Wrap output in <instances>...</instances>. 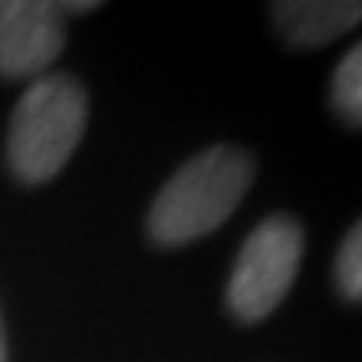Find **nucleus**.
Masks as SVG:
<instances>
[{
	"mask_svg": "<svg viewBox=\"0 0 362 362\" xmlns=\"http://www.w3.org/2000/svg\"><path fill=\"white\" fill-rule=\"evenodd\" d=\"M255 178V158L235 144H215L185 161L158 192L148 211V235L161 248H178L228 221Z\"/></svg>",
	"mask_w": 362,
	"mask_h": 362,
	"instance_id": "nucleus-1",
	"label": "nucleus"
},
{
	"mask_svg": "<svg viewBox=\"0 0 362 362\" xmlns=\"http://www.w3.org/2000/svg\"><path fill=\"white\" fill-rule=\"evenodd\" d=\"M88 128V90L71 74H44L21 94L7 131V165L24 185L61 175Z\"/></svg>",
	"mask_w": 362,
	"mask_h": 362,
	"instance_id": "nucleus-2",
	"label": "nucleus"
},
{
	"mask_svg": "<svg viewBox=\"0 0 362 362\" xmlns=\"http://www.w3.org/2000/svg\"><path fill=\"white\" fill-rule=\"evenodd\" d=\"M305 235L288 215H272L245 238L228 279V309L242 322H259L288 296L302 265Z\"/></svg>",
	"mask_w": 362,
	"mask_h": 362,
	"instance_id": "nucleus-3",
	"label": "nucleus"
},
{
	"mask_svg": "<svg viewBox=\"0 0 362 362\" xmlns=\"http://www.w3.org/2000/svg\"><path fill=\"white\" fill-rule=\"evenodd\" d=\"M64 44L61 4L0 0V78H44Z\"/></svg>",
	"mask_w": 362,
	"mask_h": 362,
	"instance_id": "nucleus-4",
	"label": "nucleus"
},
{
	"mask_svg": "<svg viewBox=\"0 0 362 362\" xmlns=\"http://www.w3.org/2000/svg\"><path fill=\"white\" fill-rule=\"evenodd\" d=\"M269 11L275 30L292 47H325L362 24V0H282Z\"/></svg>",
	"mask_w": 362,
	"mask_h": 362,
	"instance_id": "nucleus-5",
	"label": "nucleus"
},
{
	"mask_svg": "<svg viewBox=\"0 0 362 362\" xmlns=\"http://www.w3.org/2000/svg\"><path fill=\"white\" fill-rule=\"evenodd\" d=\"M329 90H332V111L346 124L362 128V40L339 61Z\"/></svg>",
	"mask_w": 362,
	"mask_h": 362,
	"instance_id": "nucleus-6",
	"label": "nucleus"
},
{
	"mask_svg": "<svg viewBox=\"0 0 362 362\" xmlns=\"http://www.w3.org/2000/svg\"><path fill=\"white\" fill-rule=\"evenodd\" d=\"M336 285L349 302H362V218L342 238L336 255Z\"/></svg>",
	"mask_w": 362,
	"mask_h": 362,
	"instance_id": "nucleus-7",
	"label": "nucleus"
},
{
	"mask_svg": "<svg viewBox=\"0 0 362 362\" xmlns=\"http://www.w3.org/2000/svg\"><path fill=\"white\" fill-rule=\"evenodd\" d=\"M0 362H7V332H4V319H0Z\"/></svg>",
	"mask_w": 362,
	"mask_h": 362,
	"instance_id": "nucleus-8",
	"label": "nucleus"
}]
</instances>
